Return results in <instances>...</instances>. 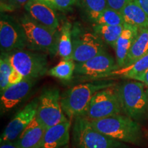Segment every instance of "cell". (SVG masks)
<instances>
[{"mask_svg":"<svg viewBox=\"0 0 148 148\" xmlns=\"http://www.w3.org/2000/svg\"><path fill=\"white\" fill-rule=\"evenodd\" d=\"M49 5L55 10L61 12L71 10L72 7L77 3V0H39Z\"/></svg>","mask_w":148,"mask_h":148,"instance_id":"27","label":"cell"},{"mask_svg":"<svg viewBox=\"0 0 148 148\" xmlns=\"http://www.w3.org/2000/svg\"><path fill=\"white\" fill-rule=\"evenodd\" d=\"M18 22L25 34L27 48L46 54L57 53L59 36L57 31H53L38 23L27 13L20 18Z\"/></svg>","mask_w":148,"mask_h":148,"instance_id":"2","label":"cell"},{"mask_svg":"<svg viewBox=\"0 0 148 148\" xmlns=\"http://www.w3.org/2000/svg\"><path fill=\"white\" fill-rule=\"evenodd\" d=\"M101 134L123 143L140 145L143 134L138 122L126 114H116L97 121H90Z\"/></svg>","mask_w":148,"mask_h":148,"instance_id":"1","label":"cell"},{"mask_svg":"<svg viewBox=\"0 0 148 148\" xmlns=\"http://www.w3.org/2000/svg\"><path fill=\"white\" fill-rule=\"evenodd\" d=\"M57 53L62 60H72V25L69 22L64 23L59 33Z\"/></svg>","mask_w":148,"mask_h":148,"instance_id":"20","label":"cell"},{"mask_svg":"<svg viewBox=\"0 0 148 148\" xmlns=\"http://www.w3.org/2000/svg\"><path fill=\"white\" fill-rule=\"evenodd\" d=\"M38 97L36 118L45 129L69 120L62 110L58 88H46Z\"/></svg>","mask_w":148,"mask_h":148,"instance_id":"7","label":"cell"},{"mask_svg":"<svg viewBox=\"0 0 148 148\" xmlns=\"http://www.w3.org/2000/svg\"><path fill=\"white\" fill-rule=\"evenodd\" d=\"M145 84L139 81H127L119 86L123 112L136 121L147 114V95Z\"/></svg>","mask_w":148,"mask_h":148,"instance_id":"6","label":"cell"},{"mask_svg":"<svg viewBox=\"0 0 148 148\" xmlns=\"http://www.w3.org/2000/svg\"><path fill=\"white\" fill-rule=\"evenodd\" d=\"M71 127V120H68L47 128L38 148H60L67 145Z\"/></svg>","mask_w":148,"mask_h":148,"instance_id":"15","label":"cell"},{"mask_svg":"<svg viewBox=\"0 0 148 148\" xmlns=\"http://www.w3.org/2000/svg\"><path fill=\"white\" fill-rule=\"evenodd\" d=\"M140 6L143 8L144 11L148 15V0H138Z\"/></svg>","mask_w":148,"mask_h":148,"instance_id":"33","label":"cell"},{"mask_svg":"<svg viewBox=\"0 0 148 148\" xmlns=\"http://www.w3.org/2000/svg\"><path fill=\"white\" fill-rule=\"evenodd\" d=\"M13 67L10 60V53L1 52L0 58V92L9 87L8 79Z\"/></svg>","mask_w":148,"mask_h":148,"instance_id":"26","label":"cell"},{"mask_svg":"<svg viewBox=\"0 0 148 148\" xmlns=\"http://www.w3.org/2000/svg\"><path fill=\"white\" fill-rule=\"evenodd\" d=\"M0 45L1 52L4 53H11L27 47L26 38L19 22L9 16H1Z\"/></svg>","mask_w":148,"mask_h":148,"instance_id":"11","label":"cell"},{"mask_svg":"<svg viewBox=\"0 0 148 148\" xmlns=\"http://www.w3.org/2000/svg\"><path fill=\"white\" fill-rule=\"evenodd\" d=\"M60 148H70L69 147V145H65V146H64V147H60Z\"/></svg>","mask_w":148,"mask_h":148,"instance_id":"35","label":"cell"},{"mask_svg":"<svg viewBox=\"0 0 148 148\" xmlns=\"http://www.w3.org/2000/svg\"><path fill=\"white\" fill-rule=\"evenodd\" d=\"M38 103V97L34 98L14 114L1 134V143L13 142L18 137L36 116Z\"/></svg>","mask_w":148,"mask_h":148,"instance_id":"12","label":"cell"},{"mask_svg":"<svg viewBox=\"0 0 148 148\" xmlns=\"http://www.w3.org/2000/svg\"><path fill=\"white\" fill-rule=\"evenodd\" d=\"M119 69L116 61L105 51L86 62H75V73L86 77L97 79L108 77L110 73Z\"/></svg>","mask_w":148,"mask_h":148,"instance_id":"10","label":"cell"},{"mask_svg":"<svg viewBox=\"0 0 148 148\" xmlns=\"http://www.w3.org/2000/svg\"><path fill=\"white\" fill-rule=\"evenodd\" d=\"M72 60L77 63L86 62L106 51L104 42L95 32L74 33L72 31Z\"/></svg>","mask_w":148,"mask_h":148,"instance_id":"9","label":"cell"},{"mask_svg":"<svg viewBox=\"0 0 148 148\" xmlns=\"http://www.w3.org/2000/svg\"><path fill=\"white\" fill-rule=\"evenodd\" d=\"M133 0H107L108 7L114 9V10L121 12L123 7L127 3L130 2Z\"/></svg>","mask_w":148,"mask_h":148,"instance_id":"28","label":"cell"},{"mask_svg":"<svg viewBox=\"0 0 148 148\" xmlns=\"http://www.w3.org/2000/svg\"><path fill=\"white\" fill-rule=\"evenodd\" d=\"M1 1H2V0H1Z\"/></svg>","mask_w":148,"mask_h":148,"instance_id":"36","label":"cell"},{"mask_svg":"<svg viewBox=\"0 0 148 148\" xmlns=\"http://www.w3.org/2000/svg\"><path fill=\"white\" fill-rule=\"evenodd\" d=\"M0 148H19L14 144V142H2Z\"/></svg>","mask_w":148,"mask_h":148,"instance_id":"32","label":"cell"},{"mask_svg":"<svg viewBox=\"0 0 148 148\" xmlns=\"http://www.w3.org/2000/svg\"><path fill=\"white\" fill-rule=\"evenodd\" d=\"M124 28V24L120 25H108L94 24L93 32L98 35L104 43L114 49L116 42Z\"/></svg>","mask_w":148,"mask_h":148,"instance_id":"21","label":"cell"},{"mask_svg":"<svg viewBox=\"0 0 148 148\" xmlns=\"http://www.w3.org/2000/svg\"><path fill=\"white\" fill-rule=\"evenodd\" d=\"M76 3L92 22L98 14L108 7L107 0H77Z\"/></svg>","mask_w":148,"mask_h":148,"instance_id":"24","label":"cell"},{"mask_svg":"<svg viewBox=\"0 0 148 148\" xmlns=\"http://www.w3.org/2000/svg\"><path fill=\"white\" fill-rule=\"evenodd\" d=\"M133 79L143 83L146 86L148 87V70L144 72V73L136 76Z\"/></svg>","mask_w":148,"mask_h":148,"instance_id":"30","label":"cell"},{"mask_svg":"<svg viewBox=\"0 0 148 148\" xmlns=\"http://www.w3.org/2000/svg\"><path fill=\"white\" fill-rule=\"evenodd\" d=\"M24 77L21 73H18V72L14 69H12V72H11L10 77L8 79V82H9V86H12V85L18 84L20 82H21L23 80Z\"/></svg>","mask_w":148,"mask_h":148,"instance_id":"29","label":"cell"},{"mask_svg":"<svg viewBox=\"0 0 148 148\" xmlns=\"http://www.w3.org/2000/svg\"><path fill=\"white\" fill-rule=\"evenodd\" d=\"M120 12L125 23L138 27V29L148 28V15L138 0L127 3Z\"/></svg>","mask_w":148,"mask_h":148,"instance_id":"18","label":"cell"},{"mask_svg":"<svg viewBox=\"0 0 148 148\" xmlns=\"http://www.w3.org/2000/svg\"><path fill=\"white\" fill-rule=\"evenodd\" d=\"M71 136L72 148H128L125 143L101 134L80 116L73 119Z\"/></svg>","mask_w":148,"mask_h":148,"instance_id":"3","label":"cell"},{"mask_svg":"<svg viewBox=\"0 0 148 148\" xmlns=\"http://www.w3.org/2000/svg\"><path fill=\"white\" fill-rule=\"evenodd\" d=\"M34 78H25L18 84L12 85L1 93V114L10 111L17 106L27 97L36 82Z\"/></svg>","mask_w":148,"mask_h":148,"instance_id":"13","label":"cell"},{"mask_svg":"<svg viewBox=\"0 0 148 148\" xmlns=\"http://www.w3.org/2000/svg\"><path fill=\"white\" fill-rule=\"evenodd\" d=\"M123 112L119 86L114 84L94 94L80 116L93 121L121 114Z\"/></svg>","mask_w":148,"mask_h":148,"instance_id":"4","label":"cell"},{"mask_svg":"<svg viewBox=\"0 0 148 148\" xmlns=\"http://www.w3.org/2000/svg\"><path fill=\"white\" fill-rule=\"evenodd\" d=\"M148 53V28L138 30L132 47L130 49L124 66H129Z\"/></svg>","mask_w":148,"mask_h":148,"instance_id":"19","label":"cell"},{"mask_svg":"<svg viewBox=\"0 0 148 148\" xmlns=\"http://www.w3.org/2000/svg\"><path fill=\"white\" fill-rule=\"evenodd\" d=\"M75 62L72 60H62L53 67L48 70L47 74L61 80L69 81L75 73Z\"/></svg>","mask_w":148,"mask_h":148,"instance_id":"23","label":"cell"},{"mask_svg":"<svg viewBox=\"0 0 148 148\" xmlns=\"http://www.w3.org/2000/svg\"><path fill=\"white\" fill-rule=\"evenodd\" d=\"M138 30L139 29L138 27L124 23V28L118 38L114 47L116 61L119 68L124 66L127 53L137 36Z\"/></svg>","mask_w":148,"mask_h":148,"instance_id":"17","label":"cell"},{"mask_svg":"<svg viewBox=\"0 0 148 148\" xmlns=\"http://www.w3.org/2000/svg\"><path fill=\"white\" fill-rule=\"evenodd\" d=\"M92 22L94 24L108 25H120L125 23L121 12L110 7L98 14Z\"/></svg>","mask_w":148,"mask_h":148,"instance_id":"25","label":"cell"},{"mask_svg":"<svg viewBox=\"0 0 148 148\" xmlns=\"http://www.w3.org/2000/svg\"><path fill=\"white\" fill-rule=\"evenodd\" d=\"M10 53L13 69L25 78L37 79L47 73V55L32 50L19 49Z\"/></svg>","mask_w":148,"mask_h":148,"instance_id":"8","label":"cell"},{"mask_svg":"<svg viewBox=\"0 0 148 148\" xmlns=\"http://www.w3.org/2000/svg\"><path fill=\"white\" fill-rule=\"evenodd\" d=\"M114 84L108 82L83 83L74 86L61 95V106L69 120L80 116L95 93Z\"/></svg>","mask_w":148,"mask_h":148,"instance_id":"5","label":"cell"},{"mask_svg":"<svg viewBox=\"0 0 148 148\" xmlns=\"http://www.w3.org/2000/svg\"><path fill=\"white\" fill-rule=\"evenodd\" d=\"M146 92H147V114H148V88L146 90Z\"/></svg>","mask_w":148,"mask_h":148,"instance_id":"34","label":"cell"},{"mask_svg":"<svg viewBox=\"0 0 148 148\" xmlns=\"http://www.w3.org/2000/svg\"><path fill=\"white\" fill-rule=\"evenodd\" d=\"M45 130L35 116L32 122L13 142L19 148H38Z\"/></svg>","mask_w":148,"mask_h":148,"instance_id":"16","label":"cell"},{"mask_svg":"<svg viewBox=\"0 0 148 148\" xmlns=\"http://www.w3.org/2000/svg\"><path fill=\"white\" fill-rule=\"evenodd\" d=\"M148 70V53L129 66L119 68L110 73L108 77H121L133 79Z\"/></svg>","mask_w":148,"mask_h":148,"instance_id":"22","label":"cell"},{"mask_svg":"<svg viewBox=\"0 0 148 148\" xmlns=\"http://www.w3.org/2000/svg\"><path fill=\"white\" fill-rule=\"evenodd\" d=\"M27 14L35 21L52 29L58 30L60 23L56 10L39 0H30L24 5Z\"/></svg>","mask_w":148,"mask_h":148,"instance_id":"14","label":"cell"},{"mask_svg":"<svg viewBox=\"0 0 148 148\" xmlns=\"http://www.w3.org/2000/svg\"><path fill=\"white\" fill-rule=\"evenodd\" d=\"M30 0H10V5L16 8L24 6Z\"/></svg>","mask_w":148,"mask_h":148,"instance_id":"31","label":"cell"}]
</instances>
